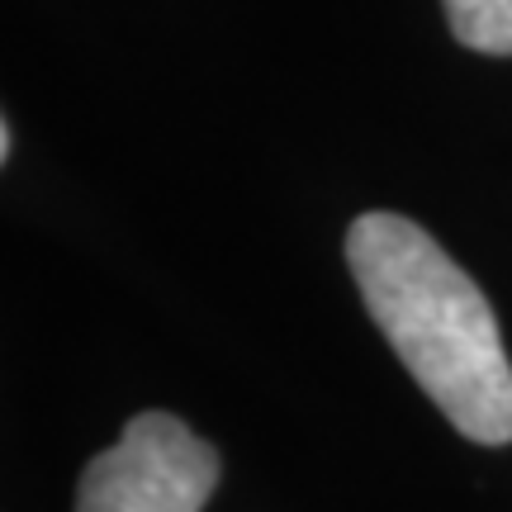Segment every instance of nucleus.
I'll list each match as a JSON object with an SVG mask.
<instances>
[{
    "label": "nucleus",
    "instance_id": "f03ea898",
    "mask_svg": "<svg viewBox=\"0 0 512 512\" xmlns=\"http://www.w3.org/2000/svg\"><path fill=\"white\" fill-rule=\"evenodd\" d=\"M219 451L176 413H138L110 451L86 460L76 512H204L219 489Z\"/></svg>",
    "mask_w": 512,
    "mask_h": 512
},
{
    "label": "nucleus",
    "instance_id": "f257e3e1",
    "mask_svg": "<svg viewBox=\"0 0 512 512\" xmlns=\"http://www.w3.org/2000/svg\"><path fill=\"white\" fill-rule=\"evenodd\" d=\"M347 266L375 328L460 437L512 441V361L489 299L427 228L375 209L347 228Z\"/></svg>",
    "mask_w": 512,
    "mask_h": 512
},
{
    "label": "nucleus",
    "instance_id": "7ed1b4c3",
    "mask_svg": "<svg viewBox=\"0 0 512 512\" xmlns=\"http://www.w3.org/2000/svg\"><path fill=\"white\" fill-rule=\"evenodd\" d=\"M451 34L489 57H512V0H441Z\"/></svg>",
    "mask_w": 512,
    "mask_h": 512
}]
</instances>
